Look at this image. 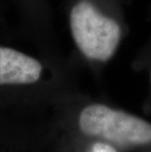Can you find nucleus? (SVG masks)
I'll use <instances>...</instances> for the list:
<instances>
[{"mask_svg": "<svg viewBox=\"0 0 151 152\" xmlns=\"http://www.w3.org/2000/svg\"><path fill=\"white\" fill-rule=\"evenodd\" d=\"M79 127L88 137L102 138L121 146H142L151 143V124L103 104L86 106L80 114Z\"/></svg>", "mask_w": 151, "mask_h": 152, "instance_id": "obj_1", "label": "nucleus"}, {"mask_svg": "<svg viewBox=\"0 0 151 152\" xmlns=\"http://www.w3.org/2000/svg\"><path fill=\"white\" fill-rule=\"evenodd\" d=\"M70 25L74 40L85 56L98 61H107L113 56L120 42L121 28L90 2L83 0L74 6Z\"/></svg>", "mask_w": 151, "mask_h": 152, "instance_id": "obj_2", "label": "nucleus"}, {"mask_svg": "<svg viewBox=\"0 0 151 152\" xmlns=\"http://www.w3.org/2000/svg\"><path fill=\"white\" fill-rule=\"evenodd\" d=\"M41 64L34 58L0 46V85H28L39 80Z\"/></svg>", "mask_w": 151, "mask_h": 152, "instance_id": "obj_3", "label": "nucleus"}, {"mask_svg": "<svg viewBox=\"0 0 151 152\" xmlns=\"http://www.w3.org/2000/svg\"><path fill=\"white\" fill-rule=\"evenodd\" d=\"M90 152H118V151L109 142H97V143L92 145Z\"/></svg>", "mask_w": 151, "mask_h": 152, "instance_id": "obj_4", "label": "nucleus"}]
</instances>
